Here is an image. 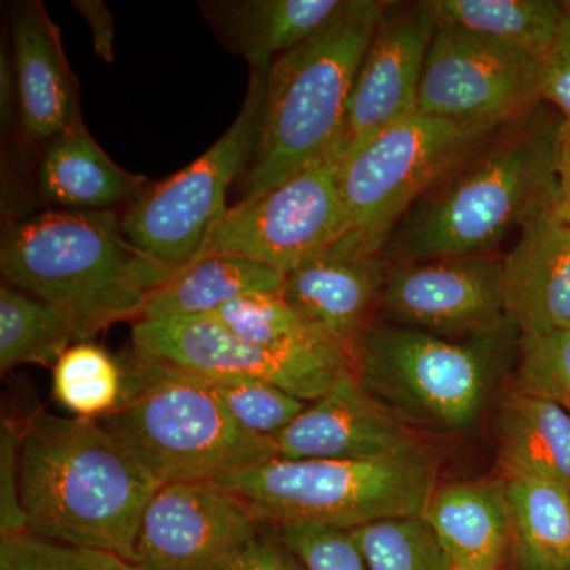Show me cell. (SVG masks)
<instances>
[{
  "label": "cell",
  "mask_w": 570,
  "mask_h": 570,
  "mask_svg": "<svg viewBox=\"0 0 570 570\" xmlns=\"http://www.w3.org/2000/svg\"><path fill=\"white\" fill-rule=\"evenodd\" d=\"M20 482L28 532L134 564L142 513L159 485L99 420L32 415Z\"/></svg>",
  "instance_id": "6da1fadb"
},
{
  "label": "cell",
  "mask_w": 570,
  "mask_h": 570,
  "mask_svg": "<svg viewBox=\"0 0 570 570\" xmlns=\"http://www.w3.org/2000/svg\"><path fill=\"white\" fill-rule=\"evenodd\" d=\"M547 107L502 127L412 206L387 246L395 262L494 254L512 232L553 213L562 116Z\"/></svg>",
  "instance_id": "7a4b0ae2"
},
{
  "label": "cell",
  "mask_w": 570,
  "mask_h": 570,
  "mask_svg": "<svg viewBox=\"0 0 570 570\" xmlns=\"http://www.w3.org/2000/svg\"><path fill=\"white\" fill-rule=\"evenodd\" d=\"M0 272L7 284L66 313L82 340L137 322L154 292L178 273L138 249L115 209H50L9 220Z\"/></svg>",
  "instance_id": "3957f363"
},
{
  "label": "cell",
  "mask_w": 570,
  "mask_h": 570,
  "mask_svg": "<svg viewBox=\"0 0 570 570\" xmlns=\"http://www.w3.org/2000/svg\"><path fill=\"white\" fill-rule=\"evenodd\" d=\"M387 3L346 0L332 21L273 63L243 198L268 193L343 145L356 71Z\"/></svg>",
  "instance_id": "277c9868"
},
{
  "label": "cell",
  "mask_w": 570,
  "mask_h": 570,
  "mask_svg": "<svg viewBox=\"0 0 570 570\" xmlns=\"http://www.w3.org/2000/svg\"><path fill=\"white\" fill-rule=\"evenodd\" d=\"M121 401L99 420L159 487L220 480L276 459L225 411L204 377L130 352Z\"/></svg>",
  "instance_id": "5b68a950"
},
{
  "label": "cell",
  "mask_w": 570,
  "mask_h": 570,
  "mask_svg": "<svg viewBox=\"0 0 570 570\" xmlns=\"http://www.w3.org/2000/svg\"><path fill=\"white\" fill-rule=\"evenodd\" d=\"M261 524L317 523L352 531L423 515L439 483V460L422 441L367 460L276 456L217 480Z\"/></svg>",
  "instance_id": "8992f818"
},
{
  "label": "cell",
  "mask_w": 570,
  "mask_h": 570,
  "mask_svg": "<svg viewBox=\"0 0 570 570\" xmlns=\"http://www.w3.org/2000/svg\"><path fill=\"white\" fill-rule=\"evenodd\" d=\"M513 333L519 330L510 321L466 340L373 322L356 348L355 376L412 430L456 433L474 425L482 414L499 358Z\"/></svg>",
  "instance_id": "52a82bcc"
},
{
  "label": "cell",
  "mask_w": 570,
  "mask_h": 570,
  "mask_svg": "<svg viewBox=\"0 0 570 570\" xmlns=\"http://www.w3.org/2000/svg\"><path fill=\"white\" fill-rule=\"evenodd\" d=\"M498 130L415 112L348 151L341 190L351 230L389 243L412 206Z\"/></svg>",
  "instance_id": "ba28073f"
},
{
  "label": "cell",
  "mask_w": 570,
  "mask_h": 570,
  "mask_svg": "<svg viewBox=\"0 0 570 570\" xmlns=\"http://www.w3.org/2000/svg\"><path fill=\"white\" fill-rule=\"evenodd\" d=\"M268 75L250 71L245 102L212 148L181 171L146 187L121 216L124 234L154 261L183 269L193 264L228 206L227 193L253 160Z\"/></svg>",
  "instance_id": "9c48e42d"
},
{
  "label": "cell",
  "mask_w": 570,
  "mask_h": 570,
  "mask_svg": "<svg viewBox=\"0 0 570 570\" xmlns=\"http://www.w3.org/2000/svg\"><path fill=\"white\" fill-rule=\"evenodd\" d=\"M346 142L268 193L243 198L216 224L194 262L238 255L287 276L351 230L341 171ZM193 262V264H194Z\"/></svg>",
  "instance_id": "30bf717a"
},
{
  "label": "cell",
  "mask_w": 570,
  "mask_h": 570,
  "mask_svg": "<svg viewBox=\"0 0 570 570\" xmlns=\"http://www.w3.org/2000/svg\"><path fill=\"white\" fill-rule=\"evenodd\" d=\"M542 80V59L438 24L417 112L501 129L543 104Z\"/></svg>",
  "instance_id": "8fae6325"
},
{
  "label": "cell",
  "mask_w": 570,
  "mask_h": 570,
  "mask_svg": "<svg viewBox=\"0 0 570 570\" xmlns=\"http://www.w3.org/2000/svg\"><path fill=\"white\" fill-rule=\"evenodd\" d=\"M132 351L205 377H254L313 403L355 373L354 360L283 355L247 343L216 317L140 318Z\"/></svg>",
  "instance_id": "7c38bea8"
},
{
  "label": "cell",
  "mask_w": 570,
  "mask_h": 570,
  "mask_svg": "<svg viewBox=\"0 0 570 570\" xmlns=\"http://www.w3.org/2000/svg\"><path fill=\"white\" fill-rule=\"evenodd\" d=\"M377 311L392 325L450 340L493 332L509 322L502 257L390 262Z\"/></svg>",
  "instance_id": "4fadbf2b"
},
{
  "label": "cell",
  "mask_w": 570,
  "mask_h": 570,
  "mask_svg": "<svg viewBox=\"0 0 570 570\" xmlns=\"http://www.w3.org/2000/svg\"><path fill=\"white\" fill-rule=\"evenodd\" d=\"M264 524L216 480L159 487L142 513L134 566L230 570Z\"/></svg>",
  "instance_id": "5bb4252c"
},
{
  "label": "cell",
  "mask_w": 570,
  "mask_h": 570,
  "mask_svg": "<svg viewBox=\"0 0 570 570\" xmlns=\"http://www.w3.org/2000/svg\"><path fill=\"white\" fill-rule=\"evenodd\" d=\"M387 242L348 230L285 276L281 295L307 324L355 358L389 272Z\"/></svg>",
  "instance_id": "9a60e30c"
},
{
  "label": "cell",
  "mask_w": 570,
  "mask_h": 570,
  "mask_svg": "<svg viewBox=\"0 0 570 570\" xmlns=\"http://www.w3.org/2000/svg\"><path fill=\"white\" fill-rule=\"evenodd\" d=\"M436 29L428 0L387 3L348 100L347 153L417 112L420 82Z\"/></svg>",
  "instance_id": "2e32d148"
},
{
  "label": "cell",
  "mask_w": 570,
  "mask_h": 570,
  "mask_svg": "<svg viewBox=\"0 0 570 570\" xmlns=\"http://www.w3.org/2000/svg\"><path fill=\"white\" fill-rule=\"evenodd\" d=\"M10 47L20 132L31 145L82 122L80 88L63 51L61 31L39 0L10 7Z\"/></svg>",
  "instance_id": "e0dca14e"
},
{
  "label": "cell",
  "mask_w": 570,
  "mask_h": 570,
  "mask_svg": "<svg viewBox=\"0 0 570 570\" xmlns=\"http://www.w3.org/2000/svg\"><path fill=\"white\" fill-rule=\"evenodd\" d=\"M415 441V431L371 396L355 373L340 379L273 439L284 460L376 459Z\"/></svg>",
  "instance_id": "ac0fdd59"
},
{
  "label": "cell",
  "mask_w": 570,
  "mask_h": 570,
  "mask_svg": "<svg viewBox=\"0 0 570 570\" xmlns=\"http://www.w3.org/2000/svg\"><path fill=\"white\" fill-rule=\"evenodd\" d=\"M502 288L520 335L570 328V225L553 213L527 225L502 257Z\"/></svg>",
  "instance_id": "d6986e66"
},
{
  "label": "cell",
  "mask_w": 570,
  "mask_h": 570,
  "mask_svg": "<svg viewBox=\"0 0 570 570\" xmlns=\"http://www.w3.org/2000/svg\"><path fill=\"white\" fill-rule=\"evenodd\" d=\"M346 0H208L198 2L214 36L245 58L254 73L313 37L343 9Z\"/></svg>",
  "instance_id": "ffe728a7"
},
{
  "label": "cell",
  "mask_w": 570,
  "mask_h": 570,
  "mask_svg": "<svg viewBox=\"0 0 570 570\" xmlns=\"http://www.w3.org/2000/svg\"><path fill=\"white\" fill-rule=\"evenodd\" d=\"M423 517L448 551L453 568L502 569L512 543L504 479L438 487Z\"/></svg>",
  "instance_id": "44dd1931"
},
{
  "label": "cell",
  "mask_w": 570,
  "mask_h": 570,
  "mask_svg": "<svg viewBox=\"0 0 570 570\" xmlns=\"http://www.w3.org/2000/svg\"><path fill=\"white\" fill-rule=\"evenodd\" d=\"M37 179L43 202L70 212H107L130 205L148 187L142 176L112 163L85 124L43 146Z\"/></svg>",
  "instance_id": "7402d4cb"
},
{
  "label": "cell",
  "mask_w": 570,
  "mask_h": 570,
  "mask_svg": "<svg viewBox=\"0 0 570 570\" xmlns=\"http://www.w3.org/2000/svg\"><path fill=\"white\" fill-rule=\"evenodd\" d=\"M505 478H528L570 491V414L553 401L515 389L498 419Z\"/></svg>",
  "instance_id": "603a6c76"
},
{
  "label": "cell",
  "mask_w": 570,
  "mask_h": 570,
  "mask_svg": "<svg viewBox=\"0 0 570 570\" xmlns=\"http://www.w3.org/2000/svg\"><path fill=\"white\" fill-rule=\"evenodd\" d=\"M284 283L283 273L272 266L238 255H212L184 266L154 292L140 318L212 316L245 295L281 294Z\"/></svg>",
  "instance_id": "cb8c5ba5"
},
{
  "label": "cell",
  "mask_w": 570,
  "mask_h": 570,
  "mask_svg": "<svg viewBox=\"0 0 570 570\" xmlns=\"http://www.w3.org/2000/svg\"><path fill=\"white\" fill-rule=\"evenodd\" d=\"M438 24L452 26L546 61L566 2L554 0H428Z\"/></svg>",
  "instance_id": "d4e9b609"
},
{
  "label": "cell",
  "mask_w": 570,
  "mask_h": 570,
  "mask_svg": "<svg viewBox=\"0 0 570 570\" xmlns=\"http://www.w3.org/2000/svg\"><path fill=\"white\" fill-rule=\"evenodd\" d=\"M504 483L513 570H570V491L538 479Z\"/></svg>",
  "instance_id": "484cf974"
},
{
  "label": "cell",
  "mask_w": 570,
  "mask_h": 570,
  "mask_svg": "<svg viewBox=\"0 0 570 570\" xmlns=\"http://www.w3.org/2000/svg\"><path fill=\"white\" fill-rule=\"evenodd\" d=\"M80 328L58 307L10 284L0 287V370L56 365L75 344Z\"/></svg>",
  "instance_id": "4316f807"
},
{
  "label": "cell",
  "mask_w": 570,
  "mask_h": 570,
  "mask_svg": "<svg viewBox=\"0 0 570 570\" xmlns=\"http://www.w3.org/2000/svg\"><path fill=\"white\" fill-rule=\"evenodd\" d=\"M212 316L247 343L276 354L352 358L296 314L281 294L245 295Z\"/></svg>",
  "instance_id": "83f0119b"
},
{
  "label": "cell",
  "mask_w": 570,
  "mask_h": 570,
  "mask_svg": "<svg viewBox=\"0 0 570 570\" xmlns=\"http://www.w3.org/2000/svg\"><path fill=\"white\" fill-rule=\"evenodd\" d=\"M124 371L102 347L78 343L58 360L52 395L80 419H102L121 401Z\"/></svg>",
  "instance_id": "f1b7e54d"
},
{
  "label": "cell",
  "mask_w": 570,
  "mask_h": 570,
  "mask_svg": "<svg viewBox=\"0 0 570 570\" xmlns=\"http://www.w3.org/2000/svg\"><path fill=\"white\" fill-rule=\"evenodd\" d=\"M351 534L370 570H453L423 515L376 521Z\"/></svg>",
  "instance_id": "f546056e"
},
{
  "label": "cell",
  "mask_w": 570,
  "mask_h": 570,
  "mask_svg": "<svg viewBox=\"0 0 570 570\" xmlns=\"http://www.w3.org/2000/svg\"><path fill=\"white\" fill-rule=\"evenodd\" d=\"M202 377L232 419L254 436L275 439L309 406L262 379Z\"/></svg>",
  "instance_id": "4dcf8cb0"
},
{
  "label": "cell",
  "mask_w": 570,
  "mask_h": 570,
  "mask_svg": "<svg viewBox=\"0 0 570 570\" xmlns=\"http://www.w3.org/2000/svg\"><path fill=\"white\" fill-rule=\"evenodd\" d=\"M517 389L546 397L570 414V328L520 335Z\"/></svg>",
  "instance_id": "1f68e13d"
},
{
  "label": "cell",
  "mask_w": 570,
  "mask_h": 570,
  "mask_svg": "<svg viewBox=\"0 0 570 570\" xmlns=\"http://www.w3.org/2000/svg\"><path fill=\"white\" fill-rule=\"evenodd\" d=\"M121 560L31 532L0 539V570H118Z\"/></svg>",
  "instance_id": "d6a6232c"
},
{
  "label": "cell",
  "mask_w": 570,
  "mask_h": 570,
  "mask_svg": "<svg viewBox=\"0 0 570 570\" xmlns=\"http://www.w3.org/2000/svg\"><path fill=\"white\" fill-rule=\"evenodd\" d=\"M276 530L307 570H370L351 531L317 523H287Z\"/></svg>",
  "instance_id": "836d02e7"
},
{
  "label": "cell",
  "mask_w": 570,
  "mask_h": 570,
  "mask_svg": "<svg viewBox=\"0 0 570 570\" xmlns=\"http://www.w3.org/2000/svg\"><path fill=\"white\" fill-rule=\"evenodd\" d=\"M26 423L10 419L0 426V534L28 532L24 509L21 501L20 456Z\"/></svg>",
  "instance_id": "e575fe53"
},
{
  "label": "cell",
  "mask_w": 570,
  "mask_h": 570,
  "mask_svg": "<svg viewBox=\"0 0 570 570\" xmlns=\"http://www.w3.org/2000/svg\"><path fill=\"white\" fill-rule=\"evenodd\" d=\"M542 99L570 119V2H566L557 41L543 61Z\"/></svg>",
  "instance_id": "d590c367"
},
{
  "label": "cell",
  "mask_w": 570,
  "mask_h": 570,
  "mask_svg": "<svg viewBox=\"0 0 570 570\" xmlns=\"http://www.w3.org/2000/svg\"><path fill=\"white\" fill-rule=\"evenodd\" d=\"M230 570H307L276 528L264 524L257 538L238 554Z\"/></svg>",
  "instance_id": "8d00e7d4"
},
{
  "label": "cell",
  "mask_w": 570,
  "mask_h": 570,
  "mask_svg": "<svg viewBox=\"0 0 570 570\" xmlns=\"http://www.w3.org/2000/svg\"><path fill=\"white\" fill-rule=\"evenodd\" d=\"M73 6L91 28L94 51L105 62H112L115 18H112L110 9L100 0H78V2H73Z\"/></svg>",
  "instance_id": "74e56055"
},
{
  "label": "cell",
  "mask_w": 570,
  "mask_h": 570,
  "mask_svg": "<svg viewBox=\"0 0 570 570\" xmlns=\"http://www.w3.org/2000/svg\"><path fill=\"white\" fill-rule=\"evenodd\" d=\"M554 168H557V197H554L553 214L562 223L570 225V119L562 118L558 129Z\"/></svg>",
  "instance_id": "f35d334b"
},
{
  "label": "cell",
  "mask_w": 570,
  "mask_h": 570,
  "mask_svg": "<svg viewBox=\"0 0 570 570\" xmlns=\"http://www.w3.org/2000/svg\"><path fill=\"white\" fill-rule=\"evenodd\" d=\"M118 570H142L140 568H137V566L129 564V562H119Z\"/></svg>",
  "instance_id": "ab89813d"
},
{
  "label": "cell",
  "mask_w": 570,
  "mask_h": 570,
  "mask_svg": "<svg viewBox=\"0 0 570 570\" xmlns=\"http://www.w3.org/2000/svg\"><path fill=\"white\" fill-rule=\"evenodd\" d=\"M453 570H471V569H464V568H453Z\"/></svg>",
  "instance_id": "60d3db41"
}]
</instances>
